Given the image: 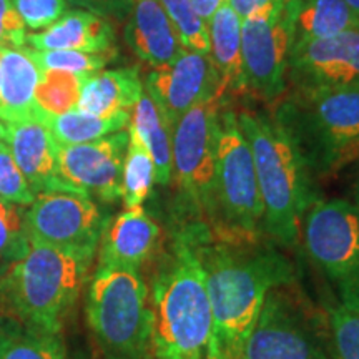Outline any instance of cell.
Segmentation results:
<instances>
[{"mask_svg":"<svg viewBox=\"0 0 359 359\" xmlns=\"http://www.w3.org/2000/svg\"><path fill=\"white\" fill-rule=\"evenodd\" d=\"M25 40V24L13 8L12 0H0V45L24 47Z\"/></svg>","mask_w":359,"mask_h":359,"instance_id":"cell-35","label":"cell"},{"mask_svg":"<svg viewBox=\"0 0 359 359\" xmlns=\"http://www.w3.org/2000/svg\"><path fill=\"white\" fill-rule=\"evenodd\" d=\"M327 326L333 359H359V308L333 304L327 308Z\"/></svg>","mask_w":359,"mask_h":359,"instance_id":"cell-31","label":"cell"},{"mask_svg":"<svg viewBox=\"0 0 359 359\" xmlns=\"http://www.w3.org/2000/svg\"><path fill=\"white\" fill-rule=\"evenodd\" d=\"M160 4L163 11L167 12L182 47L187 48V50L208 55V25L195 12L190 0H160Z\"/></svg>","mask_w":359,"mask_h":359,"instance_id":"cell-30","label":"cell"},{"mask_svg":"<svg viewBox=\"0 0 359 359\" xmlns=\"http://www.w3.org/2000/svg\"><path fill=\"white\" fill-rule=\"evenodd\" d=\"M288 0H228V4L233 7V11L238 13L241 20L248 19V17L255 15V13L273 11V8H278Z\"/></svg>","mask_w":359,"mask_h":359,"instance_id":"cell-37","label":"cell"},{"mask_svg":"<svg viewBox=\"0 0 359 359\" xmlns=\"http://www.w3.org/2000/svg\"><path fill=\"white\" fill-rule=\"evenodd\" d=\"M115 40V29L109 19L77 8L64 13L42 32L27 35L25 43L35 50L116 53Z\"/></svg>","mask_w":359,"mask_h":359,"instance_id":"cell-19","label":"cell"},{"mask_svg":"<svg viewBox=\"0 0 359 359\" xmlns=\"http://www.w3.org/2000/svg\"><path fill=\"white\" fill-rule=\"evenodd\" d=\"M7 147L35 195L53 188L70 187L58 175V143L45 123H7Z\"/></svg>","mask_w":359,"mask_h":359,"instance_id":"cell-17","label":"cell"},{"mask_svg":"<svg viewBox=\"0 0 359 359\" xmlns=\"http://www.w3.org/2000/svg\"><path fill=\"white\" fill-rule=\"evenodd\" d=\"M85 313L103 359H150L151 308L140 271L97 266Z\"/></svg>","mask_w":359,"mask_h":359,"instance_id":"cell-6","label":"cell"},{"mask_svg":"<svg viewBox=\"0 0 359 359\" xmlns=\"http://www.w3.org/2000/svg\"><path fill=\"white\" fill-rule=\"evenodd\" d=\"M344 2L348 4L349 8H351V11L356 13V17L359 19V0H344Z\"/></svg>","mask_w":359,"mask_h":359,"instance_id":"cell-39","label":"cell"},{"mask_svg":"<svg viewBox=\"0 0 359 359\" xmlns=\"http://www.w3.org/2000/svg\"><path fill=\"white\" fill-rule=\"evenodd\" d=\"M193 8L205 22L212 19V15L218 11V7L222 4L228 2V0H190Z\"/></svg>","mask_w":359,"mask_h":359,"instance_id":"cell-38","label":"cell"},{"mask_svg":"<svg viewBox=\"0 0 359 359\" xmlns=\"http://www.w3.org/2000/svg\"><path fill=\"white\" fill-rule=\"evenodd\" d=\"M25 222L32 241L97 251L109 219L87 193L62 187L37 193L25 212Z\"/></svg>","mask_w":359,"mask_h":359,"instance_id":"cell-11","label":"cell"},{"mask_svg":"<svg viewBox=\"0 0 359 359\" xmlns=\"http://www.w3.org/2000/svg\"><path fill=\"white\" fill-rule=\"evenodd\" d=\"M0 200L19 206H30L35 200V191L20 172L6 142L0 143Z\"/></svg>","mask_w":359,"mask_h":359,"instance_id":"cell-33","label":"cell"},{"mask_svg":"<svg viewBox=\"0 0 359 359\" xmlns=\"http://www.w3.org/2000/svg\"><path fill=\"white\" fill-rule=\"evenodd\" d=\"M7 140V123H4L0 120V143H4Z\"/></svg>","mask_w":359,"mask_h":359,"instance_id":"cell-40","label":"cell"},{"mask_svg":"<svg viewBox=\"0 0 359 359\" xmlns=\"http://www.w3.org/2000/svg\"><path fill=\"white\" fill-rule=\"evenodd\" d=\"M215 196L217 230L236 241H253L263 226L264 208L250 143L228 102L219 111Z\"/></svg>","mask_w":359,"mask_h":359,"instance_id":"cell-7","label":"cell"},{"mask_svg":"<svg viewBox=\"0 0 359 359\" xmlns=\"http://www.w3.org/2000/svg\"><path fill=\"white\" fill-rule=\"evenodd\" d=\"M87 77L88 75L74 72L45 69L35 88V103L48 115H62L75 110Z\"/></svg>","mask_w":359,"mask_h":359,"instance_id":"cell-28","label":"cell"},{"mask_svg":"<svg viewBox=\"0 0 359 359\" xmlns=\"http://www.w3.org/2000/svg\"><path fill=\"white\" fill-rule=\"evenodd\" d=\"M155 183L154 158L138 135L128 128V147L122 173V201L125 210L142 208Z\"/></svg>","mask_w":359,"mask_h":359,"instance_id":"cell-27","label":"cell"},{"mask_svg":"<svg viewBox=\"0 0 359 359\" xmlns=\"http://www.w3.org/2000/svg\"><path fill=\"white\" fill-rule=\"evenodd\" d=\"M158 238L160 226L145 210H125L103 228L97 266L140 271L155 251Z\"/></svg>","mask_w":359,"mask_h":359,"instance_id":"cell-16","label":"cell"},{"mask_svg":"<svg viewBox=\"0 0 359 359\" xmlns=\"http://www.w3.org/2000/svg\"><path fill=\"white\" fill-rule=\"evenodd\" d=\"M95 255L30 240L25 257L0 278L4 306L22 325L60 333L88 280Z\"/></svg>","mask_w":359,"mask_h":359,"instance_id":"cell-4","label":"cell"},{"mask_svg":"<svg viewBox=\"0 0 359 359\" xmlns=\"http://www.w3.org/2000/svg\"><path fill=\"white\" fill-rule=\"evenodd\" d=\"M127 147L128 132L125 130L79 145L58 143V175L70 187L97 196L103 203H115L122 198Z\"/></svg>","mask_w":359,"mask_h":359,"instance_id":"cell-14","label":"cell"},{"mask_svg":"<svg viewBox=\"0 0 359 359\" xmlns=\"http://www.w3.org/2000/svg\"><path fill=\"white\" fill-rule=\"evenodd\" d=\"M210 35V57L222 80L224 97L245 92L241 58V19L228 2L222 4L206 22Z\"/></svg>","mask_w":359,"mask_h":359,"instance_id":"cell-23","label":"cell"},{"mask_svg":"<svg viewBox=\"0 0 359 359\" xmlns=\"http://www.w3.org/2000/svg\"><path fill=\"white\" fill-rule=\"evenodd\" d=\"M308 257L338 296L359 308V208L346 200H316L303 219Z\"/></svg>","mask_w":359,"mask_h":359,"instance_id":"cell-9","label":"cell"},{"mask_svg":"<svg viewBox=\"0 0 359 359\" xmlns=\"http://www.w3.org/2000/svg\"><path fill=\"white\" fill-rule=\"evenodd\" d=\"M143 92L138 67L100 70L85 79L77 109L97 116H111L120 111L132 114Z\"/></svg>","mask_w":359,"mask_h":359,"instance_id":"cell-21","label":"cell"},{"mask_svg":"<svg viewBox=\"0 0 359 359\" xmlns=\"http://www.w3.org/2000/svg\"><path fill=\"white\" fill-rule=\"evenodd\" d=\"M67 2L79 6L82 11L97 13L103 19H114L123 22L132 12V0H67Z\"/></svg>","mask_w":359,"mask_h":359,"instance_id":"cell-36","label":"cell"},{"mask_svg":"<svg viewBox=\"0 0 359 359\" xmlns=\"http://www.w3.org/2000/svg\"><path fill=\"white\" fill-rule=\"evenodd\" d=\"M0 359H67L60 333L34 330L20 321H0Z\"/></svg>","mask_w":359,"mask_h":359,"instance_id":"cell-26","label":"cell"},{"mask_svg":"<svg viewBox=\"0 0 359 359\" xmlns=\"http://www.w3.org/2000/svg\"><path fill=\"white\" fill-rule=\"evenodd\" d=\"M291 15L288 2L241 20L245 92L264 102L283 97L288 85Z\"/></svg>","mask_w":359,"mask_h":359,"instance_id":"cell-10","label":"cell"},{"mask_svg":"<svg viewBox=\"0 0 359 359\" xmlns=\"http://www.w3.org/2000/svg\"><path fill=\"white\" fill-rule=\"evenodd\" d=\"M143 90L172 127L198 103L218 95L224 97L210 53L203 55L187 48H182L172 64L151 70L143 82Z\"/></svg>","mask_w":359,"mask_h":359,"instance_id":"cell-13","label":"cell"},{"mask_svg":"<svg viewBox=\"0 0 359 359\" xmlns=\"http://www.w3.org/2000/svg\"><path fill=\"white\" fill-rule=\"evenodd\" d=\"M196 255L205 269L219 359H240L269 291L288 285L293 268L280 251L240 246V241L208 243L206 226L190 224Z\"/></svg>","mask_w":359,"mask_h":359,"instance_id":"cell-1","label":"cell"},{"mask_svg":"<svg viewBox=\"0 0 359 359\" xmlns=\"http://www.w3.org/2000/svg\"><path fill=\"white\" fill-rule=\"evenodd\" d=\"M123 37L135 55L155 69L172 64L183 48L160 0H132Z\"/></svg>","mask_w":359,"mask_h":359,"instance_id":"cell-18","label":"cell"},{"mask_svg":"<svg viewBox=\"0 0 359 359\" xmlns=\"http://www.w3.org/2000/svg\"><path fill=\"white\" fill-rule=\"evenodd\" d=\"M330 351L302 306L275 288L264 299L240 359H333Z\"/></svg>","mask_w":359,"mask_h":359,"instance_id":"cell-12","label":"cell"},{"mask_svg":"<svg viewBox=\"0 0 359 359\" xmlns=\"http://www.w3.org/2000/svg\"><path fill=\"white\" fill-rule=\"evenodd\" d=\"M40 75L42 70L25 48L0 45V120L42 122L45 111L35 103Z\"/></svg>","mask_w":359,"mask_h":359,"instance_id":"cell-20","label":"cell"},{"mask_svg":"<svg viewBox=\"0 0 359 359\" xmlns=\"http://www.w3.org/2000/svg\"><path fill=\"white\" fill-rule=\"evenodd\" d=\"M128 128L138 135L148 154L154 158L156 185H170L173 177V127L145 92L130 114Z\"/></svg>","mask_w":359,"mask_h":359,"instance_id":"cell-24","label":"cell"},{"mask_svg":"<svg viewBox=\"0 0 359 359\" xmlns=\"http://www.w3.org/2000/svg\"><path fill=\"white\" fill-rule=\"evenodd\" d=\"M42 123L60 145H79L125 130L130 125V114L120 111L111 116H97L75 109L62 115L45 114Z\"/></svg>","mask_w":359,"mask_h":359,"instance_id":"cell-25","label":"cell"},{"mask_svg":"<svg viewBox=\"0 0 359 359\" xmlns=\"http://www.w3.org/2000/svg\"><path fill=\"white\" fill-rule=\"evenodd\" d=\"M291 50L314 40L359 29V19L344 0H288Z\"/></svg>","mask_w":359,"mask_h":359,"instance_id":"cell-22","label":"cell"},{"mask_svg":"<svg viewBox=\"0 0 359 359\" xmlns=\"http://www.w3.org/2000/svg\"><path fill=\"white\" fill-rule=\"evenodd\" d=\"M228 98L218 95L198 103L175 123L172 135L173 173L183 205L218 228L215 170L219 111Z\"/></svg>","mask_w":359,"mask_h":359,"instance_id":"cell-8","label":"cell"},{"mask_svg":"<svg viewBox=\"0 0 359 359\" xmlns=\"http://www.w3.org/2000/svg\"><path fill=\"white\" fill-rule=\"evenodd\" d=\"M273 115L313 173L334 175L359 158V88H293Z\"/></svg>","mask_w":359,"mask_h":359,"instance_id":"cell-5","label":"cell"},{"mask_svg":"<svg viewBox=\"0 0 359 359\" xmlns=\"http://www.w3.org/2000/svg\"><path fill=\"white\" fill-rule=\"evenodd\" d=\"M13 8L32 30H45L65 13L67 0H12Z\"/></svg>","mask_w":359,"mask_h":359,"instance_id":"cell-34","label":"cell"},{"mask_svg":"<svg viewBox=\"0 0 359 359\" xmlns=\"http://www.w3.org/2000/svg\"><path fill=\"white\" fill-rule=\"evenodd\" d=\"M25 50L40 67V70L57 69L80 75L97 74L116 57V53H88L77 50H35V48H25Z\"/></svg>","mask_w":359,"mask_h":359,"instance_id":"cell-32","label":"cell"},{"mask_svg":"<svg viewBox=\"0 0 359 359\" xmlns=\"http://www.w3.org/2000/svg\"><path fill=\"white\" fill-rule=\"evenodd\" d=\"M354 205L359 208V178L356 182V187H354Z\"/></svg>","mask_w":359,"mask_h":359,"instance_id":"cell-41","label":"cell"},{"mask_svg":"<svg viewBox=\"0 0 359 359\" xmlns=\"http://www.w3.org/2000/svg\"><path fill=\"white\" fill-rule=\"evenodd\" d=\"M238 123L250 143L263 201V228L283 246H293L314 201L306 160L275 115L241 110Z\"/></svg>","mask_w":359,"mask_h":359,"instance_id":"cell-3","label":"cell"},{"mask_svg":"<svg viewBox=\"0 0 359 359\" xmlns=\"http://www.w3.org/2000/svg\"><path fill=\"white\" fill-rule=\"evenodd\" d=\"M288 82L291 88H359V29L291 50Z\"/></svg>","mask_w":359,"mask_h":359,"instance_id":"cell-15","label":"cell"},{"mask_svg":"<svg viewBox=\"0 0 359 359\" xmlns=\"http://www.w3.org/2000/svg\"><path fill=\"white\" fill-rule=\"evenodd\" d=\"M30 248L24 206L0 200V278Z\"/></svg>","mask_w":359,"mask_h":359,"instance_id":"cell-29","label":"cell"},{"mask_svg":"<svg viewBox=\"0 0 359 359\" xmlns=\"http://www.w3.org/2000/svg\"><path fill=\"white\" fill-rule=\"evenodd\" d=\"M151 356L154 359H219L213 314L190 230L173 241L151 283Z\"/></svg>","mask_w":359,"mask_h":359,"instance_id":"cell-2","label":"cell"}]
</instances>
